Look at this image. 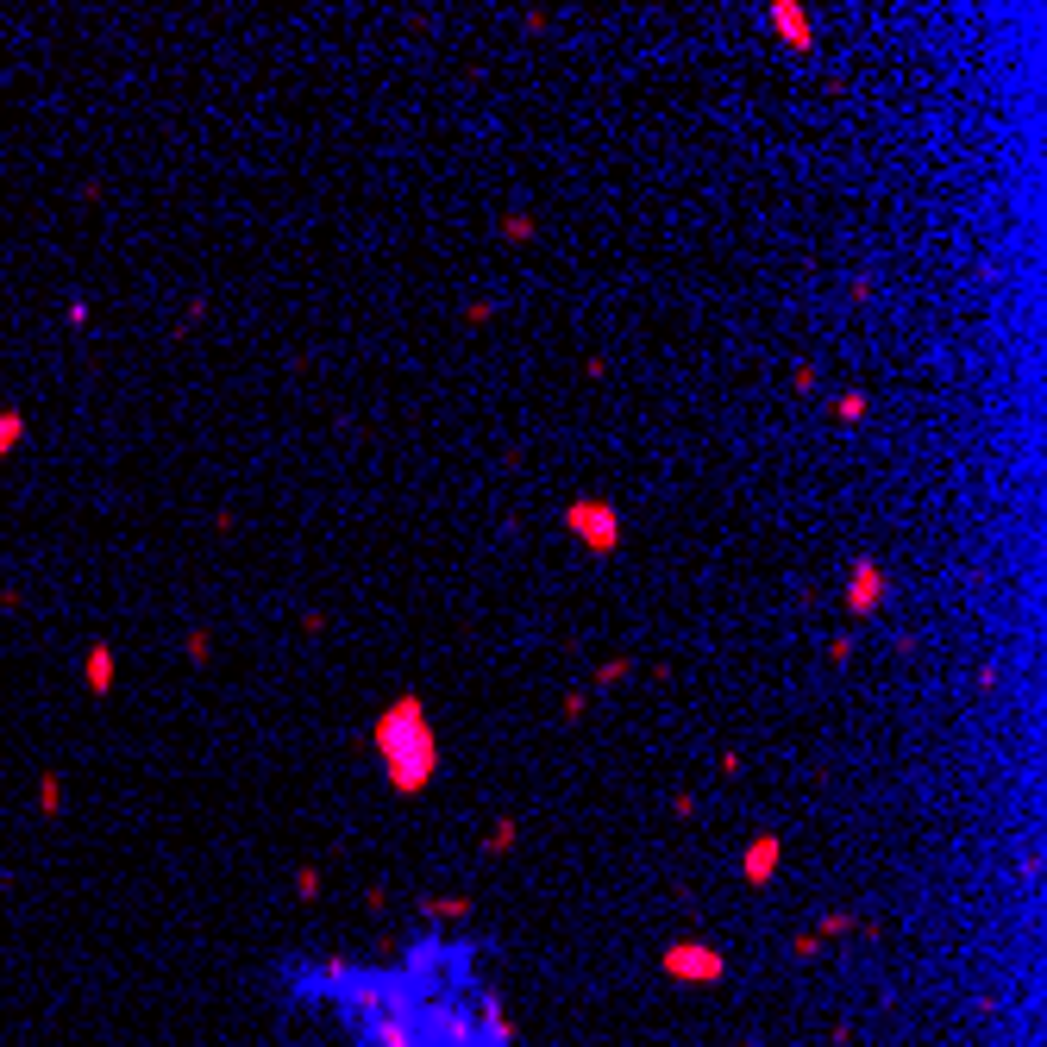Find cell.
<instances>
[{
	"mask_svg": "<svg viewBox=\"0 0 1047 1047\" xmlns=\"http://www.w3.org/2000/svg\"><path fill=\"white\" fill-rule=\"evenodd\" d=\"M270 991L345 1047H521L490 941L471 928H414L389 953H283Z\"/></svg>",
	"mask_w": 1047,
	"mask_h": 1047,
	"instance_id": "6da1fadb",
	"label": "cell"
},
{
	"mask_svg": "<svg viewBox=\"0 0 1047 1047\" xmlns=\"http://www.w3.org/2000/svg\"><path fill=\"white\" fill-rule=\"evenodd\" d=\"M38 803H44V809H51V816H57V803H63V784H57V772H51V778L38 784Z\"/></svg>",
	"mask_w": 1047,
	"mask_h": 1047,
	"instance_id": "52a82bcc",
	"label": "cell"
},
{
	"mask_svg": "<svg viewBox=\"0 0 1047 1047\" xmlns=\"http://www.w3.org/2000/svg\"><path fill=\"white\" fill-rule=\"evenodd\" d=\"M19 439H26V414H19V408H0V458H7Z\"/></svg>",
	"mask_w": 1047,
	"mask_h": 1047,
	"instance_id": "5b68a950",
	"label": "cell"
},
{
	"mask_svg": "<svg viewBox=\"0 0 1047 1047\" xmlns=\"http://www.w3.org/2000/svg\"><path fill=\"white\" fill-rule=\"evenodd\" d=\"M571 527L584 533L590 546H615V540H621V521H615V508H596V502H577V508H571Z\"/></svg>",
	"mask_w": 1047,
	"mask_h": 1047,
	"instance_id": "3957f363",
	"label": "cell"
},
{
	"mask_svg": "<svg viewBox=\"0 0 1047 1047\" xmlns=\"http://www.w3.org/2000/svg\"><path fill=\"white\" fill-rule=\"evenodd\" d=\"M88 690H95V696L113 690V653H107V646H88Z\"/></svg>",
	"mask_w": 1047,
	"mask_h": 1047,
	"instance_id": "277c9868",
	"label": "cell"
},
{
	"mask_svg": "<svg viewBox=\"0 0 1047 1047\" xmlns=\"http://www.w3.org/2000/svg\"><path fill=\"white\" fill-rule=\"evenodd\" d=\"M377 753H383L389 778L402 784V790H421V784H427L439 747H433V728H427L421 703H395V709L377 721Z\"/></svg>",
	"mask_w": 1047,
	"mask_h": 1047,
	"instance_id": "7a4b0ae2",
	"label": "cell"
},
{
	"mask_svg": "<svg viewBox=\"0 0 1047 1047\" xmlns=\"http://www.w3.org/2000/svg\"><path fill=\"white\" fill-rule=\"evenodd\" d=\"M872 602H878V571L859 565V577H853V609H872Z\"/></svg>",
	"mask_w": 1047,
	"mask_h": 1047,
	"instance_id": "8992f818",
	"label": "cell"
}]
</instances>
